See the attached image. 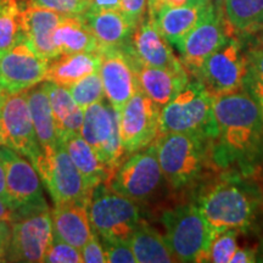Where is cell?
I'll list each match as a JSON object with an SVG mask.
<instances>
[{"label": "cell", "instance_id": "obj_1", "mask_svg": "<svg viewBox=\"0 0 263 263\" xmlns=\"http://www.w3.org/2000/svg\"><path fill=\"white\" fill-rule=\"evenodd\" d=\"M217 136L212 140L216 164L250 171L263 159V121L246 88L212 95Z\"/></svg>", "mask_w": 263, "mask_h": 263}, {"label": "cell", "instance_id": "obj_2", "mask_svg": "<svg viewBox=\"0 0 263 263\" xmlns=\"http://www.w3.org/2000/svg\"><path fill=\"white\" fill-rule=\"evenodd\" d=\"M263 197L251 184L236 176H224L197 193V209L217 233L246 230L254 223Z\"/></svg>", "mask_w": 263, "mask_h": 263}, {"label": "cell", "instance_id": "obj_3", "mask_svg": "<svg viewBox=\"0 0 263 263\" xmlns=\"http://www.w3.org/2000/svg\"><path fill=\"white\" fill-rule=\"evenodd\" d=\"M154 145L163 178L174 190L195 183L212 156V140L196 134H160Z\"/></svg>", "mask_w": 263, "mask_h": 263}, {"label": "cell", "instance_id": "obj_4", "mask_svg": "<svg viewBox=\"0 0 263 263\" xmlns=\"http://www.w3.org/2000/svg\"><path fill=\"white\" fill-rule=\"evenodd\" d=\"M183 133L213 140L217 126L212 95L199 80L189 81L160 112V134Z\"/></svg>", "mask_w": 263, "mask_h": 263}, {"label": "cell", "instance_id": "obj_5", "mask_svg": "<svg viewBox=\"0 0 263 263\" xmlns=\"http://www.w3.org/2000/svg\"><path fill=\"white\" fill-rule=\"evenodd\" d=\"M166 240L176 262H209L210 248L218 233L195 203L167 210L161 216Z\"/></svg>", "mask_w": 263, "mask_h": 263}, {"label": "cell", "instance_id": "obj_6", "mask_svg": "<svg viewBox=\"0 0 263 263\" xmlns=\"http://www.w3.org/2000/svg\"><path fill=\"white\" fill-rule=\"evenodd\" d=\"M88 216L91 230L103 244L129 242L132 234L143 221L139 205L115 192L106 183L99 184L91 192Z\"/></svg>", "mask_w": 263, "mask_h": 263}, {"label": "cell", "instance_id": "obj_7", "mask_svg": "<svg viewBox=\"0 0 263 263\" xmlns=\"http://www.w3.org/2000/svg\"><path fill=\"white\" fill-rule=\"evenodd\" d=\"M32 164L37 170L54 205L89 202L93 189L89 188L61 141L57 146L42 147Z\"/></svg>", "mask_w": 263, "mask_h": 263}, {"label": "cell", "instance_id": "obj_8", "mask_svg": "<svg viewBox=\"0 0 263 263\" xmlns=\"http://www.w3.org/2000/svg\"><path fill=\"white\" fill-rule=\"evenodd\" d=\"M0 159L5 168L8 206L14 213V222L49 210L43 194L42 179L31 161L9 146H0Z\"/></svg>", "mask_w": 263, "mask_h": 263}, {"label": "cell", "instance_id": "obj_9", "mask_svg": "<svg viewBox=\"0 0 263 263\" xmlns=\"http://www.w3.org/2000/svg\"><path fill=\"white\" fill-rule=\"evenodd\" d=\"M162 180L163 174L153 143L124 160L106 184L121 195L144 203L156 195Z\"/></svg>", "mask_w": 263, "mask_h": 263}, {"label": "cell", "instance_id": "obj_10", "mask_svg": "<svg viewBox=\"0 0 263 263\" xmlns=\"http://www.w3.org/2000/svg\"><path fill=\"white\" fill-rule=\"evenodd\" d=\"M81 136L111 172L126 160L120 133V111L104 99L84 108Z\"/></svg>", "mask_w": 263, "mask_h": 263}, {"label": "cell", "instance_id": "obj_11", "mask_svg": "<svg viewBox=\"0 0 263 263\" xmlns=\"http://www.w3.org/2000/svg\"><path fill=\"white\" fill-rule=\"evenodd\" d=\"M249 74L248 54L238 39L229 37L218 50L206 59L196 78L210 94L217 95L245 88Z\"/></svg>", "mask_w": 263, "mask_h": 263}, {"label": "cell", "instance_id": "obj_12", "mask_svg": "<svg viewBox=\"0 0 263 263\" xmlns=\"http://www.w3.org/2000/svg\"><path fill=\"white\" fill-rule=\"evenodd\" d=\"M0 130L4 146L27 157L31 163L34 162L42 146L35 136L26 90L0 97Z\"/></svg>", "mask_w": 263, "mask_h": 263}, {"label": "cell", "instance_id": "obj_13", "mask_svg": "<svg viewBox=\"0 0 263 263\" xmlns=\"http://www.w3.org/2000/svg\"><path fill=\"white\" fill-rule=\"evenodd\" d=\"M161 106L140 89L120 111V133L127 155L145 149L159 137Z\"/></svg>", "mask_w": 263, "mask_h": 263}, {"label": "cell", "instance_id": "obj_14", "mask_svg": "<svg viewBox=\"0 0 263 263\" xmlns=\"http://www.w3.org/2000/svg\"><path fill=\"white\" fill-rule=\"evenodd\" d=\"M224 20V11L212 4L195 27L177 45L183 66L195 76L206 59L229 39L228 25Z\"/></svg>", "mask_w": 263, "mask_h": 263}, {"label": "cell", "instance_id": "obj_15", "mask_svg": "<svg viewBox=\"0 0 263 263\" xmlns=\"http://www.w3.org/2000/svg\"><path fill=\"white\" fill-rule=\"evenodd\" d=\"M101 55L100 76L105 97L117 111L139 90L137 78V57L130 43L123 48L105 49Z\"/></svg>", "mask_w": 263, "mask_h": 263}, {"label": "cell", "instance_id": "obj_16", "mask_svg": "<svg viewBox=\"0 0 263 263\" xmlns=\"http://www.w3.org/2000/svg\"><path fill=\"white\" fill-rule=\"evenodd\" d=\"M52 239L49 210L20 218L11 223L6 262H43Z\"/></svg>", "mask_w": 263, "mask_h": 263}, {"label": "cell", "instance_id": "obj_17", "mask_svg": "<svg viewBox=\"0 0 263 263\" xmlns=\"http://www.w3.org/2000/svg\"><path fill=\"white\" fill-rule=\"evenodd\" d=\"M47 68L48 61L22 39L0 55V83L6 93L27 90L45 81Z\"/></svg>", "mask_w": 263, "mask_h": 263}, {"label": "cell", "instance_id": "obj_18", "mask_svg": "<svg viewBox=\"0 0 263 263\" xmlns=\"http://www.w3.org/2000/svg\"><path fill=\"white\" fill-rule=\"evenodd\" d=\"M130 47L141 64L167 70H184L182 61L176 58L171 44L156 27L154 16L147 12L137 26L130 38Z\"/></svg>", "mask_w": 263, "mask_h": 263}, {"label": "cell", "instance_id": "obj_19", "mask_svg": "<svg viewBox=\"0 0 263 263\" xmlns=\"http://www.w3.org/2000/svg\"><path fill=\"white\" fill-rule=\"evenodd\" d=\"M65 15L52 10L27 5L21 11V26L24 37L31 48L44 60L58 57L52 42V33Z\"/></svg>", "mask_w": 263, "mask_h": 263}, {"label": "cell", "instance_id": "obj_20", "mask_svg": "<svg viewBox=\"0 0 263 263\" xmlns=\"http://www.w3.org/2000/svg\"><path fill=\"white\" fill-rule=\"evenodd\" d=\"M52 235L78 250L89 241L93 230L88 216V203L72 202L54 205L51 211Z\"/></svg>", "mask_w": 263, "mask_h": 263}, {"label": "cell", "instance_id": "obj_21", "mask_svg": "<svg viewBox=\"0 0 263 263\" xmlns=\"http://www.w3.org/2000/svg\"><path fill=\"white\" fill-rule=\"evenodd\" d=\"M137 78L139 89L161 107L176 97L189 82L186 70H167L151 67L137 60Z\"/></svg>", "mask_w": 263, "mask_h": 263}, {"label": "cell", "instance_id": "obj_22", "mask_svg": "<svg viewBox=\"0 0 263 263\" xmlns=\"http://www.w3.org/2000/svg\"><path fill=\"white\" fill-rule=\"evenodd\" d=\"M212 4V0H189L178 8L161 9L154 16L156 27L170 44L177 47Z\"/></svg>", "mask_w": 263, "mask_h": 263}, {"label": "cell", "instance_id": "obj_23", "mask_svg": "<svg viewBox=\"0 0 263 263\" xmlns=\"http://www.w3.org/2000/svg\"><path fill=\"white\" fill-rule=\"evenodd\" d=\"M83 16L97 39L99 51L105 49L123 48L130 43L136 26L120 10L100 12L87 11Z\"/></svg>", "mask_w": 263, "mask_h": 263}, {"label": "cell", "instance_id": "obj_24", "mask_svg": "<svg viewBox=\"0 0 263 263\" xmlns=\"http://www.w3.org/2000/svg\"><path fill=\"white\" fill-rule=\"evenodd\" d=\"M100 52L60 54L48 61L45 81L70 87L85 76L100 70Z\"/></svg>", "mask_w": 263, "mask_h": 263}, {"label": "cell", "instance_id": "obj_25", "mask_svg": "<svg viewBox=\"0 0 263 263\" xmlns=\"http://www.w3.org/2000/svg\"><path fill=\"white\" fill-rule=\"evenodd\" d=\"M58 54L99 52V44L83 15L64 16L52 33Z\"/></svg>", "mask_w": 263, "mask_h": 263}, {"label": "cell", "instance_id": "obj_26", "mask_svg": "<svg viewBox=\"0 0 263 263\" xmlns=\"http://www.w3.org/2000/svg\"><path fill=\"white\" fill-rule=\"evenodd\" d=\"M44 84L57 126L58 140L60 141L70 134L81 133L84 118L83 108L76 104L66 87L48 81Z\"/></svg>", "mask_w": 263, "mask_h": 263}, {"label": "cell", "instance_id": "obj_27", "mask_svg": "<svg viewBox=\"0 0 263 263\" xmlns=\"http://www.w3.org/2000/svg\"><path fill=\"white\" fill-rule=\"evenodd\" d=\"M60 141L90 189L110 180L112 172L101 162L91 146L82 138L81 133L70 134Z\"/></svg>", "mask_w": 263, "mask_h": 263}, {"label": "cell", "instance_id": "obj_28", "mask_svg": "<svg viewBox=\"0 0 263 263\" xmlns=\"http://www.w3.org/2000/svg\"><path fill=\"white\" fill-rule=\"evenodd\" d=\"M26 93H27L29 112H31L32 122L34 126L39 145L42 147L57 146L59 143L57 126H55L50 100H49L47 89H45V84L42 82V83L29 88L26 90Z\"/></svg>", "mask_w": 263, "mask_h": 263}, {"label": "cell", "instance_id": "obj_29", "mask_svg": "<svg viewBox=\"0 0 263 263\" xmlns=\"http://www.w3.org/2000/svg\"><path fill=\"white\" fill-rule=\"evenodd\" d=\"M129 245L137 262L139 263L176 262L167 246L164 236L144 221L139 223L132 234Z\"/></svg>", "mask_w": 263, "mask_h": 263}, {"label": "cell", "instance_id": "obj_30", "mask_svg": "<svg viewBox=\"0 0 263 263\" xmlns=\"http://www.w3.org/2000/svg\"><path fill=\"white\" fill-rule=\"evenodd\" d=\"M223 10L232 31L250 34L263 28V0H226Z\"/></svg>", "mask_w": 263, "mask_h": 263}, {"label": "cell", "instance_id": "obj_31", "mask_svg": "<svg viewBox=\"0 0 263 263\" xmlns=\"http://www.w3.org/2000/svg\"><path fill=\"white\" fill-rule=\"evenodd\" d=\"M21 11L22 8L17 0H4L0 5V55L25 39Z\"/></svg>", "mask_w": 263, "mask_h": 263}, {"label": "cell", "instance_id": "obj_32", "mask_svg": "<svg viewBox=\"0 0 263 263\" xmlns=\"http://www.w3.org/2000/svg\"><path fill=\"white\" fill-rule=\"evenodd\" d=\"M72 98L76 104L82 108H87L91 104L101 101L105 97V91L101 81L100 72L95 71L93 73L85 76L74 84L68 87Z\"/></svg>", "mask_w": 263, "mask_h": 263}, {"label": "cell", "instance_id": "obj_33", "mask_svg": "<svg viewBox=\"0 0 263 263\" xmlns=\"http://www.w3.org/2000/svg\"><path fill=\"white\" fill-rule=\"evenodd\" d=\"M238 233V230L234 229L218 233L210 248L209 262L229 263L232 256L238 249V245H236Z\"/></svg>", "mask_w": 263, "mask_h": 263}, {"label": "cell", "instance_id": "obj_34", "mask_svg": "<svg viewBox=\"0 0 263 263\" xmlns=\"http://www.w3.org/2000/svg\"><path fill=\"white\" fill-rule=\"evenodd\" d=\"M47 263H81L83 262L81 250L67 242L61 241L58 238L52 239L50 246L44 256Z\"/></svg>", "mask_w": 263, "mask_h": 263}, {"label": "cell", "instance_id": "obj_35", "mask_svg": "<svg viewBox=\"0 0 263 263\" xmlns=\"http://www.w3.org/2000/svg\"><path fill=\"white\" fill-rule=\"evenodd\" d=\"M27 5L52 10L65 16L83 15L88 9L87 0H28Z\"/></svg>", "mask_w": 263, "mask_h": 263}, {"label": "cell", "instance_id": "obj_36", "mask_svg": "<svg viewBox=\"0 0 263 263\" xmlns=\"http://www.w3.org/2000/svg\"><path fill=\"white\" fill-rule=\"evenodd\" d=\"M106 255V262L111 263H134L136 256L132 251L129 242H115V244H103Z\"/></svg>", "mask_w": 263, "mask_h": 263}, {"label": "cell", "instance_id": "obj_37", "mask_svg": "<svg viewBox=\"0 0 263 263\" xmlns=\"http://www.w3.org/2000/svg\"><path fill=\"white\" fill-rule=\"evenodd\" d=\"M147 4L149 0H121V12L137 27L146 16Z\"/></svg>", "mask_w": 263, "mask_h": 263}, {"label": "cell", "instance_id": "obj_38", "mask_svg": "<svg viewBox=\"0 0 263 263\" xmlns=\"http://www.w3.org/2000/svg\"><path fill=\"white\" fill-rule=\"evenodd\" d=\"M82 258L85 263H104L106 262V255H105L104 245L99 236L93 232L89 241L85 244L81 250Z\"/></svg>", "mask_w": 263, "mask_h": 263}, {"label": "cell", "instance_id": "obj_39", "mask_svg": "<svg viewBox=\"0 0 263 263\" xmlns=\"http://www.w3.org/2000/svg\"><path fill=\"white\" fill-rule=\"evenodd\" d=\"M248 58L250 72L263 84V47L250 50Z\"/></svg>", "mask_w": 263, "mask_h": 263}, {"label": "cell", "instance_id": "obj_40", "mask_svg": "<svg viewBox=\"0 0 263 263\" xmlns=\"http://www.w3.org/2000/svg\"><path fill=\"white\" fill-rule=\"evenodd\" d=\"M245 88L249 90V93L252 95V98L255 99L256 103H257L263 121V84L251 73V72H250L248 80H246Z\"/></svg>", "mask_w": 263, "mask_h": 263}, {"label": "cell", "instance_id": "obj_41", "mask_svg": "<svg viewBox=\"0 0 263 263\" xmlns=\"http://www.w3.org/2000/svg\"><path fill=\"white\" fill-rule=\"evenodd\" d=\"M110 10H120L121 11V0H90L87 11L100 12L110 11Z\"/></svg>", "mask_w": 263, "mask_h": 263}, {"label": "cell", "instance_id": "obj_42", "mask_svg": "<svg viewBox=\"0 0 263 263\" xmlns=\"http://www.w3.org/2000/svg\"><path fill=\"white\" fill-rule=\"evenodd\" d=\"M257 261L256 251L251 249H236L229 263H252Z\"/></svg>", "mask_w": 263, "mask_h": 263}, {"label": "cell", "instance_id": "obj_43", "mask_svg": "<svg viewBox=\"0 0 263 263\" xmlns=\"http://www.w3.org/2000/svg\"><path fill=\"white\" fill-rule=\"evenodd\" d=\"M0 199H2L6 205H9L8 189H6V174L2 159H0Z\"/></svg>", "mask_w": 263, "mask_h": 263}, {"label": "cell", "instance_id": "obj_44", "mask_svg": "<svg viewBox=\"0 0 263 263\" xmlns=\"http://www.w3.org/2000/svg\"><path fill=\"white\" fill-rule=\"evenodd\" d=\"M14 222V213L9 209L8 205L0 199V222Z\"/></svg>", "mask_w": 263, "mask_h": 263}, {"label": "cell", "instance_id": "obj_45", "mask_svg": "<svg viewBox=\"0 0 263 263\" xmlns=\"http://www.w3.org/2000/svg\"><path fill=\"white\" fill-rule=\"evenodd\" d=\"M212 3H213V4H215L219 10L224 9V3H226V0H212ZM223 11H224V10H223Z\"/></svg>", "mask_w": 263, "mask_h": 263}, {"label": "cell", "instance_id": "obj_46", "mask_svg": "<svg viewBox=\"0 0 263 263\" xmlns=\"http://www.w3.org/2000/svg\"><path fill=\"white\" fill-rule=\"evenodd\" d=\"M4 139H3V136H2V130H0V146H4Z\"/></svg>", "mask_w": 263, "mask_h": 263}, {"label": "cell", "instance_id": "obj_47", "mask_svg": "<svg viewBox=\"0 0 263 263\" xmlns=\"http://www.w3.org/2000/svg\"><path fill=\"white\" fill-rule=\"evenodd\" d=\"M6 91L4 90V88H3V85H2V83H0V97H2L3 94H5Z\"/></svg>", "mask_w": 263, "mask_h": 263}, {"label": "cell", "instance_id": "obj_48", "mask_svg": "<svg viewBox=\"0 0 263 263\" xmlns=\"http://www.w3.org/2000/svg\"><path fill=\"white\" fill-rule=\"evenodd\" d=\"M87 3H88V5H89V3H90V0H87Z\"/></svg>", "mask_w": 263, "mask_h": 263}, {"label": "cell", "instance_id": "obj_49", "mask_svg": "<svg viewBox=\"0 0 263 263\" xmlns=\"http://www.w3.org/2000/svg\"><path fill=\"white\" fill-rule=\"evenodd\" d=\"M3 2H4V0H0V5H2V3H3Z\"/></svg>", "mask_w": 263, "mask_h": 263}, {"label": "cell", "instance_id": "obj_50", "mask_svg": "<svg viewBox=\"0 0 263 263\" xmlns=\"http://www.w3.org/2000/svg\"><path fill=\"white\" fill-rule=\"evenodd\" d=\"M262 41H263V37H262Z\"/></svg>", "mask_w": 263, "mask_h": 263}]
</instances>
